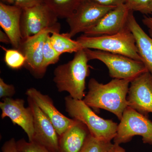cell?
Segmentation results:
<instances>
[{"mask_svg": "<svg viewBox=\"0 0 152 152\" xmlns=\"http://www.w3.org/2000/svg\"><path fill=\"white\" fill-rule=\"evenodd\" d=\"M131 80L113 79L104 84L90 79L88 91L83 101L95 110L103 109L114 114L121 120L128 107L127 97Z\"/></svg>", "mask_w": 152, "mask_h": 152, "instance_id": "1", "label": "cell"}, {"mask_svg": "<svg viewBox=\"0 0 152 152\" xmlns=\"http://www.w3.org/2000/svg\"><path fill=\"white\" fill-rule=\"evenodd\" d=\"M84 49L75 53L73 58L58 66L54 71L53 81L58 91L67 92L75 99L83 100L86 96V81L89 76L91 66Z\"/></svg>", "mask_w": 152, "mask_h": 152, "instance_id": "2", "label": "cell"}, {"mask_svg": "<svg viewBox=\"0 0 152 152\" xmlns=\"http://www.w3.org/2000/svg\"><path fill=\"white\" fill-rule=\"evenodd\" d=\"M66 111L72 118L82 122L91 135L106 142H111L116 134L118 124L111 120L104 119L95 113L83 100L75 99L69 96L64 99Z\"/></svg>", "mask_w": 152, "mask_h": 152, "instance_id": "3", "label": "cell"}, {"mask_svg": "<svg viewBox=\"0 0 152 152\" xmlns=\"http://www.w3.org/2000/svg\"><path fill=\"white\" fill-rule=\"evenodd\" d=\"M77 40L83 49L99 50L121 55L141 61L134 37L128 26L115 34L98 37L83 35L78 38Z\"/></svg>", "mask_w": 152, "mask_h": 152, "instance_id": "4", "label": "cell"}, {"mask_svg": "<svg viewBox=\"0 0 152 152\" xmlns=\"http://www.w3.org/2000/svg\"><path fill=\"white\" fill-rule=\"evenodd\" d=\"M84 49L89 61L99 60L107 66L110 77L113 78L132 81L148 72L142 61L126 56L99 50Z\"/></svg>", "mask_w": 152, "mask_h": 152, "instance_id": "5", "label": "cell"}, {"mask_svg": "<svg viewBox=\"0 0 152 152\" xmlns=\"http://www.w3.org/2000/svg\"><path fill=\"white\" fill-rule=\"evenodd\" d=\"M135 136H141L144 143L152 145V121L128 106L118 124L114 143H126Z\"/></svg>", "mask_w": 152, "mask_h": 152, "instance_id": "6", "label": "cell"}, {"mask_svg": "<svg viewBox=\"0 0 152 152\" xmlns=\"http://www.w3.org/2000/svg\"><path fill=\"white\" fill-rule=\"evenodd\" d=\"M59 23L53 27L44 29L35 35L22 39L18 49L26 59L25 67L35 77L42 78L45 73L43 70V49L48 36L53 33L60 32Z\"/></svg>", "mask_w": 152, "mask_h": 152, "instance_id": "7", "label": "cell"}, {"mask_svg": "<svg viewBox=\"0 0 152 152\" xmlns=\"http://www.w3.org/2000/svg\"><path fill=\"white\" fill-rule=\"evenodd\" d=\"M116 7L102 5L92 1H81L74 13L66 19L70 28L69 34L72 38L79 33H84Z\"/></svg>", "mask_w": 152, "mask_h": 152, "instance_id": "8", "label": "cell"}, {"mask_svg": "<svg viewBox=\"0 0 152 152\" xmlns=\"http://www.w3.org/2000/svg\"><path fill=\"white\" fill-rule=\"evenodd\" d=\"M56 15L45 3L23 9L20 31L22 39L34 36L58 24Z\"/></svg>", "mask_w": 152, "mask_h": 152, "instance_id": "9", "label": "cell"}, {"mask_svg": "<svg viewBox=\"0 0 152 152\" xmlns=\"http://www.w3.org/2000/svg\"><path fill=\"white\" fill-rule=\"evenodd\" d=\"M127 101L128 106L146 116L152 113V75L149 72L131 82Z\"/></svg>", "mask_w": 152, "mask_h": 152, "instance_id": "10", "label": "cell"}, {"mask_svg": "<svg viewBox=\"0 0 152 152\" xmlns=\"http://www.w3.org/2000/svg\"><path fill=\"white\" fill-rule=\"evenodd\" d=\"M28 106L34 116V132L32 142L42 145L50 152H59V136L50 121L31 98L28 97Z\"/></svg>", "mask_w": 152, "mask_h": 152, "instance_id": "11", "label": "cell"}, {"mask_svg": "<svg viewBox=\"0 0 152 152\" xmlns=\"http://www.w3.org/2000/svg\"><path fill=\"white\" fill-rule=\"evenodd\" d=\"M25 101L23 99L6 98L0 102L1 110V118L3 119L8 117L13 125H17L23 130L27 135L28 141L32 142L34 138V116L29 106L25 107Z\"/></svg>", "mask_w": 152, "mask_h": 152, "instance_id": "12", "label": "cell"}, {"mask_svg": "<svg viewBox=\"0 0 152 152\" xmlns=\"http://www.w3.org/2000/svg\"><path fill=\"white\" fill-rule=\"evenodd\" d=\"M131 10L126 4L116 7L105 15L96 24L86 31L83 35L98 37L119 32L127 26L128 17Z\"/></svg>", "mask_w": 152, "mask_h": 152, "instance_id": "13", "label": "cell"}, {"mask_svg": "<svg viewBox=\"0 0 152 152\" xmlns=\"http://www.w3.org/2000/svg\"><path fill=\"white\" fill-rule=\"evenodd\" d=\"M46 116L54 127L59 136H61L75 122V119L69 118L59 111L51 98L43 94L34 88L28 89L26 92Z\"/></svg>", "mask_w": 152, "mask_h": 152, "instance_id": "14", "label": "cell"}, {"mask_svg": "<svg viewBox=\"0 0 152 152\" xmlns=\"http://www.w3.org/2000/svg\"><path fill=\"white\" fill-rule=\"evenodd\" d=\"M23 9L0 2V26L10 38L14 48L18 49L22 37L20 31Z\"/></svg>", "mask_w": 152, "mask_h": 152, "instance_id": "15", "label": "cell"}, {"mask_svg": "<svg viewBox=\"0 0 152 152\" xmlns=\"http://www.w3.org/2000/svg\"><path fill=\"white\" fill-rule=\"evenodd\" d=\"M75 119L74 124L59 136V152H80L91 134L86 125Z\"/></svg>", "mask_w": 152, "mask_h": 152, "instance_id": "16", "label": "cell"}, {"mask_svg": "<svg viewBox=\"0 0 152 152\" xmlns=\"http://www.w3.org/2000/svg\"><path fill=\"white\" fill-rule=\"evenodd\" d=\"M134 12L131 10L127 26L134 37L141 61L152 75V38L147 34L136 20Z\"/></svg>", "mask_w": 152, "mask_h": 152, "instance_id": "17", "label": "cell"}, {"mask_svg": "<svg viewBox=\"0 0 152 152\" xmlns=\"http://www.w3.org/2000/svg\"><path fill=\"white\" fill-rule=\"evenodd\" d=\"M50 37L53 48L60 55L65 53H76L83 49L77 40L72 39L69 33L55 32Z\"/></svg>", "mask_w": 152, "mask_h": 152, "instance_id": "18", "label": "cell"}, {"mask_svg": "<svg viewBox=\"0 0 152 152\" xmlns=\"http://www.w3.org/2000/svg\"><path fill=\"white\" fill-rule=\"evenodd\" d=\"M81 0H44V3L58 18H68L78 7Z\"/></svg>", "mask_w": 152, "mask_h": 152, "instance_id": "19", "label": "cell"}, {"mask_svg": "<svg viewBox=\"0 0 152 152\" xmlns=\"http://www.w3.org/2000/svg\"><path fill=\"white\" fill-rule=\"evenodd\" d=\"M1 47L4 50V60L8 67L18 70L25 66L26 59L20 51L17 49H7Z\"/></svg>", "mask_w": 152, "mask_h": 152, "instance_id": "20", "label": "cell"}, {"mask_svg": "<svg viewBox=\"0 0 152 152\" xmlns=\"http://www.w3.org/2000/svg\"><path fill=\"white\" fill-rule=\"evenodd\" d=\"M50 35L47 37L44 46L42 68L45 74L48 66L58 62L61 56L52 46L50 39Z\"/></svg>", "mask_w": 152, "mask_h": 152, "instance_id": "21", "label": "cell"}, {"mask_svg": "<svg viewBox=\"0 0 152 152\" xmlns=\"http://www.w3.org/2000/svg\"><path fill=\"white\" fill-rule=\"evenodd\" d=\"M113 145L111 142L101 140L91 134L80 152H109Z\"/></svg>", "mask_w": 152, "mask_h": 152, "instance_id": "22", "label": "cell"}, {"mask_svg": "<svg viewBox=\"0 0 152 152\" xmlns=\"http://www.w3.org/2000/svg\"><path fill=\"white\" fill-rule=\"evenodd\" d=\"M126 5L131 10L143 14H152V0H126Z\"/></svg>", "mask_w": 152, "mask_h": 152, "instance_id": "23", "label": "cell"}, {"mask_svg": "<svg viewBox=\"0 0 152 152\" xmlns=\"http://www.w3.org/2000/svg\"><path fill=\"white\" fill-rule=\"evenodd\" d=\"M18 149L20 152H50L46 148L34 142H27L24 139L17 141Z\"/></svg>", "mask_w": 152, "mask_h": 152, "instance_id": "24", "label": "cell"}, {"mask_svg": "<svg viewBox=\"0 0 152 152\" xmlns=\"http://www.w3.org/2000/svg\"><path fill=\"white\" fill-rule=\"evenodd\" d=\"M1 1L24 9L39 4L44 3V0H1Z\"/></svg>", "mask_w": 152, "mask_h": 152, "instance_id": "25", "label": "cell"}, {"mask_svg": "<svg viewBox=\"0 0 152 152\" xmlns=\"http://www.w3.org/2000/svg\"><path fill=\"white\" fill-rule=\"evenodd\" d=\"M16 93L15 88L13 85L8 84L1 78H0V98H12Z\"/></svg>", "mask_w": 152, "mask_h": 152, "instance_id": "26", "label": "cell"}, {"mask_svg": "<svg viewBox=\"0 0 152 152\" xmlns=\"http://www.w3.org/2000/svg\"><path fill=\"white\" fill-rule=\"evenodd\" d=\"M2 152H20L18 149L17 141L13 138L6 141L1 148Z\"/></svg>", "mask_w": 152, "mask_h": 152, "instance_id": "27", "label": "cell"}, {"mask_svg": "<svg viewBox=\"0 0 152 152\" xmlns=\"http://www.w3.org/2000/svg\"><path fill=\"white\" fill-rule=\"evenodd\" d=\"M84 1H92L102 5L114 7L121 5L126 3V0H81Z\"/></svg>", "mask_w": 152, "mask_h": 152, "instance_id": "28", "label": "cell"}, {"mask_svg": "<svg viewBox=\"0 0 152 152\" xmlns=\"http://www.w3.org/2000/svg\"><path fill=\"white\" fill-rule=\"evenodd\" d=\"M142 21L143 24L148 29L149 36L152 38V14L151 16H144Z\"/></svg>", "mask_w": 152, "mask_h": 152, "instance_id": "29", "label": "cell"}, {"mask_svg": "<svg viewBox=\"0 0 152 152\" xmlns=\"http://www.w3.org/2000/svg\"><path fill=\"white\" fill-rule=\"evenodd\" d=\"M0 42L6 44H11L10 38L4 31L0 30Z\"/></svg>", "mask_w": 152, "mask_h": 152, "instance_id": "30", "label": "cell"}, {"mask_svg": "<svg viewBox=\"0 0 152 152\" xmlns=\"http://www.w3.org/2000/svg\"><path fill=\"white\" fill-rule=\"evenodd\" d=\"M109 152H125V150L120 145L114 143Z\"/></svg>", "mask_w": 152, "mask_h": 152, "instance_id": "31", "label": "cell"}]
</instances>
